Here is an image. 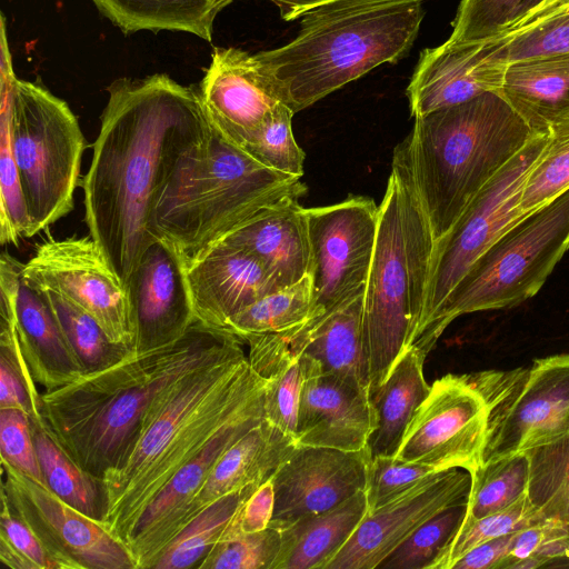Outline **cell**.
Here are the masks:
<instances>
[{"mask_svg":"<svg viewBox=\"0 0 569 569\" xmlns=\"http://www.w3.org/2000/svg\"><path fill=\"white\" fill-rule=\"evenodd\" d=\"M280 543L281 532L271 526L253 533L221 537L198 569H272Z\"/></svg>","mask_w":569,"mask_h":569,"instance_id":"cell-46","label":"cell"},{"mask_svg":"<svg viewBox=\"0 0 569 569\" xmlns=\"http://www.w3.org/2000/svg\"><path fill=\"white\" fill-rule=\"evenodd\" d=\"M259 485L252 483L228 493L201 510L166 546L152 569H198L221 538L241 503Z\"/></svg>","mask_w":569,"mask_h":569,"instance_id":"cell-36","label":"cell"},{"mask_svg":"<svg viewBox=\"0 0 569 569\" xmlns=\"http://www.w3.org/2000/svg\"><path fill=\"white\" fill-rule=\"evenodd\" d=\"M273 511L274 488L270 477L241 503L221 537L262 531L270 526Z\"/></svg>","mask_w":569,"mask_h":569,"instance_id":"cell-51","label":"cell"},{"mask_svg":"<svg viewBox=\"0 0 569 569\" xmlns=\"http://www.w3.org/2000/svg\"><path fill=\"white\" fill-rule=\"evenodd\" d=\"M560 0H529L522 16L506 34L516 33L539 21Z\"/></svg>","mask_w":569,"mask_h":569,"instance_id":"cell-53","label":"cell"},{"mask_svg":"<svg viewBox=\"0 0 569 569\" xmlns=\"http://www.w3.org/2000/svg\"><path fill=\"white\" fill-rule=\"evenodd\" d=\"M43 483L81 512L102 520L106 499L102 480L80 467L51 436L44 425L30 420Z\"/></svg>","mask_w":569,"mask_h":569,"instance_id":"cell-32","label":"cell"},{"mask_svg":"<svg viewBox=\"0 0 569 569\" xmlns=\"http://www.w3.org/2000/svg\"><path fill=\"white\" fill-rule=\"evenodd\" d=\"M528 459L518 452L480 465L471 473L466 518L477 519L509 508L527 496Z\"/></svg>","mask_w":569,"mask_h":569,"instance_id":"cell-38","label":"cell"},{"mask_svg":"<svg viewBox=\"0 0 569 569\" xmlns=\"http://www.w3.org/2000/svg\"><path fill=\"white\" fill-rule=\"evenodd\" d=\"M16 330L20 349L43 391L66 386L84 373L41 289L19 279Z\"/></svg>","mask_w":569,"mask_h":569,"instance_id":"cell-25","label":"cell"},{"mask_svg":"<svg viewBox=\"0 0 569 569\" xmlns=\"http://www.w3.org/2000/svg\"><path fill=\"white\" fill-rule=\"evenodd\" d=\"M370 459L367 448L345 451L298 445L271 476L274 511L270 526L281 530L365 490Z\"/></svg>","mask_w":569,"mask_h":569,"instance_id":"cell-19","label":"cell"},{"mask_svg":"<svg viewBox=\"0 0 569 569\" xmlns=\"http://www.w3.org/2000/svg\"><path fill=\"white\" fill-rule=\"evenodd\" d=\"M293 114L281 103L262 127L238 147L271 170L301 178L306 154L292 132Z\"/></svg>","mask_w":569,"mask_h":569,"instance_id":"cell-42","label":"cell"},{"mask_svg":"<svg viewBox=\"0 0 569 569\" xmlns=\"http://www.w3.org/2000/svg\"><path fill=\"white\" fill-rule=\"evenodd\" d=\"M233 0H229L232 2ZM277 6L281 19L292 21L300 18L308 10L333 0H269Z\"/></svg>","mask_w":569,"mask_h":569,"instance_id":"cell-54","label":"cell"},{"mask_svg":"<svg viewBox=\"0 0 569 569\" xmlns=\"http://www.w3.org/2000/svg\"><path fill=\"white\" fill-rule=\"evenodd\" d=\"M236 341L160 390L121 460L102 477V521L126 545L161 488L241 409L264 393L266 378Z\"/></svg>","mask_w":569,"mask_h":569,"instance_id":"cell-2","label":"cell"},{"mask_svg":"<svg viewBox=\"0 0 569 569\" xmlns=\"http://www.w3.org/2000/svg\"><path fill=\"white\" fill-rule=\"evenodd\" d=\"M515 532L476 546L461 556L452 565L451 569H502L508 558Z\"/></svg>","mask_w":569,"mask_h":569,"instance_id":"cell-52","label":"cell"},{"mask_svg":"<svg viewBox=\"0 0 569 569\" xmlns=\"http://www.w3.org/2000/svg\"><path fill=\"white\" fill-rule=\"evenodd\" d=\"M236 341L227 331L194 321L176 341L132 350L107 368L42 392L46 428L80 467L102 480L128 450L156 395Z\"/></svg>","mask_w":569,"mask_h":569,"instance_id":"cell-3","label":"cell"},{"mask_svg":"<svg viewBox=\"0 0 569 569\" xmlns=\"http://www.w3.org/2000/svg\"><path fill=\"white\" fill-rule=\"evenodd\" d=\"M363 295L310 329L303 336L301 355L315 360L322 373L347 380L370 395L362 337Z\"/></svg>","mask_w":569,"mask_h":569,"instance_id":"cell-29","label":"cell"},{"mask_svg":"<svg viewBox=\"0 0 569 569\" xmlns=\"http://www.w3.org/2000/svg\"><path fill=\"white\" fill-rule=\"evenodd\" d=\"M508 64L506 36L426 48L406 91L411 117L500 91Z\"/></svg>","mask_w":569,"mask_h":569,"instance_id":"cell-18","label":"cell"},{"mask_svg":"<svg viewBox=\"0 0 569 569\" xmlns=\"http://www.w3.org/2000/svg\"><path fill=\"white\" fill-rule=\"evenodd\" d=\"M230 3V2H229Z\"/></svg>","mask_w":569,"mask_h":569,"instance_id":"cell-56","label":"cell"},{"mask_svg":"<svg viewBox=\"0 0 569 569\" xmlns=\"http://www.w3.org/2000/svg\"><path fill=\"white\" fill-rule=\"evenodd\" d=\"M565 12H569V0H560L539 21H541L548 17L559 14V13H565ZM539 21H537V22H539ZM537 22H535V23H537Z\"/></svg>","mask_w":569,"mask_h":569,"instance_id":"cell-55","label":"cell"},{"mask_svg":"<svg viewBox=\"0 0 569 569\" xmlns=\"http://www.w3.org/2000/svg\"><path fill=\"white\" fill-rule=\"evenodd\" d=\"M425 357L415 348L403 351L383 382L371 393L376 428L369 437L370 457H393L402 436L430 387L423 375Z\"/></svg>","mask_w":569,"mask_h":569,"instance_id":"cell-28","label":"cell"},{"mask_svg":"<svg viewBox=\"0 0 569 569\" xmlns=\"http://www.w3.org/2000/svg\"><path fill=\"white\" fill-rule=\"evenodd\" d=\"M507 37L509 63L569 53V12L548 17Z\"/></svg>","mask_w":569,"mask_h":569,"instance_id":"cell-49","label":"cell"},{"mask_svg":"<svg viewBox=\"0 0 569 569\" xmlns=\"http://www.w3.org/2000/svg\"><path fill=\"white\" fill-rule=\"evenodd\" d=\"M488 418L487 403L467 375L443 376L416 410L393 458L471 475L482 463Z\"/></svg>","mask_w":569,"mask_h":569,"instance_id":"cell-13","label":"cell"},{"mask_svg":"<svg viewBox=\"0 0 569 569\" xmlns=\"http://www.w3.org/2000/svg\"><path fill=\"white\" fill-rule=\"evenodd\" d=\"M501 93L536 129L569 110V53L508 64Z\"/></svg>","mask_w":569,"mask_h":569,"instance_id":"cell-30","label":"cell"},{"mask_svg":"<svg viewBox=\"0 0 569 569\" xmlns=\"http://www.w3.org/2000/svg\"><path fill=\"white\" fill-rule=\"evenodd\" d=\"M312 281L308 273L300 281L274 290L233 317L226 331L242 343L252 337L296 330L311 319Z\"/></svg>","mask_w":569,"mask_h":569,"instance_id":"cell-34","label":"cell"},{"mask_svg":"<svg viewBox=\"0 0 569 569\" xmlns=\"http://www.w3.org/2000/svg\"><path fill=\"white\" fill-rule=\"evenodd\" d=\"M368 512L365 490L322 512L302 517L281 529L272 569H326Z\"/></svg>","mask_w":569,"mask_h":569,"instance_id":"cell-27","label":"cell"},{"mask_svg":"<svg viewBox=\"0 0 569 569\" xmlns=\"http://www.w3.org/2000/svg\"><path fill=\"white\" fill-rule=\"evenodd\" d=\"M305 377L301 356L287 357L266 377L264 419L295 439Z\"/></svg>","mask_w":569,"mask_h":569,"instance_id":"cell-47","label":"cell"},{"mask_svg":"<svg viewBox=\"0 0 569 569\" xmlns=\"http://www.w3.org/2000/svg\"><path fill=\"white\" fill-rule=\"evenodd\" d=\"M467 503L448 508L421 525L388 555L377 569H435L463 521Z\"/></svg>","mask_w":569,"mask_h":569,"instance_id":"cell-41","label":"cell"},{"mask_svg":"<svg viewBox=\"0 0 569 569\" xmlns=\"http://www.w3.org/2000/svg\"><path fill=\"white\" fill-rule=\"evenodd\" d=\"M123 33L181 31L212 40L217 14L229 0H91Z\"/></svg>","mask_w":569,"mask_h":569,"instance_id":"cell-31","label":"cell"},{"mask_svg":"<svg viewBox=\"0 0 569 569\" xmlns=\"http://www.w3.org/2000/svg\"><path fill=\"white\" fill-rule=\"evenodd\" d=\"M218 241L238 246L256 256L278 289L289 287L309 273L308 218L306 208L296 198H286L262 209Z\"/></svg>","mask_w":569,"mask_h":569,"instance_id":"cell-24","label":"cell"},{"mask_svg":"<svg viewBox=\"0 0 569 569\" xmlns=\"http://www.w3.org/2000/svg\"><path fill=\"white\" fill-rule=\"evenodd\" d=\"M540 130L545 129H536L501 91L415 117L406 140L435 242Z\"/></svg>","mask_w":569,"mask_h":569,"instance_id":"cell-6","label":"cell"},{"mask_svg":"<svg viewBox=\"0 0 569 569\" xmlns=\"http://www.w3.org/2000/svg\"><path fill=\"white\" fill-rule=\"evenodd\" d=\"M8 49L1 54L0 108V242L18 246L27 237L29 217L13 152L11 88L14 79Z\"/></svg>","mask_w":569,"mask_h":569,"instance_id":"cell-35","label":"cell"},{"mask_svg":"<svg viewBox=\"0 0 569 569\" xmlns=\"http://www.w3.org/2000/svg\"><path fill=\"white\" fill-rule=\"evenodd\" d=\"M0 455L1 462L44 485L30 419L18 409H0Z\"/></svg>","mask_w":569,"mask_h":569,"instance_id":"cell-50","label":"cell"},{"mask_svg":"<svg viewBox=\"0 0 569 569\" xmlns=\"http://www.w3.org/2000/svg\"><path fill=\"white\" fill-rule=\"evenodd\" d=\"M529 0H461L451 42H473L506 34L520 19Z\"/></svg>","mask_w":569,"mask_h":569,"instance_id":"cell-44","label":"cell"},{"mask_svg":"<svg viewBox=\"0 0 569 569\" xmlns=\"http://www.w3.org/2000/svg\"><path fill=\"white\" fill-rule=\"evenodd\" d=\"M300 356L306 377L297 419L298 445L345 451L367 448L377 423L371 396L347 380L322 373L315 360Z\"/></svg>","mask_w":569,"mask_h":569,"instance_id":"cell-22","label":"cell"},{"mask_svg":"<svg viewBox=\"0 0 569 569\" xmlns=\"http://www.w3.org/2000/svg\"><path fill=\"white\" fill-rule=\"evenodd\" d=\"M297 446L293 437L264 419L218 458L193 498L187 523L221 497L269 479Z\"/></svg>","mask_w":569,"mask_h":569,"instance_id":"cell-26","label":"cell"},{"mask_svg":"<svg viewBox=\"0 0 569 569\" xmlns=\"http://www.w3.org/2000/svg\"><path fill=\"white\" fill-rule=\"evenodd\" d=\"M0 562L10 569H77L53 550L2 495Z\"/></svg>","mask_w":569,"mask_h":569,"instance_id":"cell-40","label":"cell"},{"mask_svg":"<svg viewBox=\"0 0 569 569\" xmlns=\"http://www.w3.org/2000/svg\"><path fill=\"white\" fill-rule=\"evenodd\" d=\"M187 266L183 251L164 237L144 250L126 287L136 328L134 351L176 341L197 321Z\"/></svg>","mask_w":569,"mask_h":569,"instance_id":"cell-20","label":"cell"},{"mask_svg":"<svg viewBox=\"0 0 569 569\" xmlns=\"http://www.w3.org/2000/svg\"><path fill=\"white\" fill-rule=\"evenodd\" d=\"M527 498L540 519L569 528V432L525 449Z\"/></svg>","mask_w":569,"mask_h":569,"instance_id":"cell-33","label":"cell"},{"mask_svg":"<svg viewBox=\"0 0 569 569\" xmlns=\"http://www.w3.org/2000/svg\"><path fill=\"white\" fill-rule=\"evenodd\" d=\"M433 247L405 139L395 148L391 172L379 204L373 256L363 295L362 337L370 395L411 346L419 328Z\"/></svg>","mask_w":569,"mask_h":569,"instance_id":"cell-7","label":"cell"},{"mask_svg":"<svg viewBox=\"0 0 569 569\" xmlns=\"http://www.w3.org/2000/svg\"><path fill=\"white\" fill-rule=\"evenodd\" d=\"M423 17V0H333L305 12L289 43L256 57L296 113L402 59Z\"/></svg>","mask_w":569,"mask_h":569,"instance_id":"cell-4","label":"cell"},{"mask_svg":"<svg viewBox=\"0 0 569 569\" xmlns=\"http://www.w3.org/2000/svg\"><path fill=\"white\" fill-rule=\"evenodd\" d=\"M38 287L47 298L84 373L107 368L132 351L112 342L97 320L82 308L51 289Z\"/></svg>","mask_w":569,"mask_h":569,"instance_id":"cell-37","label":"cell"},{"mask_svg":"<svg viewBox=\"0 0 569 569\" xmlns=\"http://www.w3.org/2000/svg\"><path fill=\"white\" fill-rule=\"evenodd\" d=\"M467 376L489 412L482 463L569 432V353L536 359L529 368Z\"/></svg>","mask_w":569,"mask_h":569,"instance_id":"cell-11","label":"cell"},{"mask_svg":"<svg viewBox=\"0 0 569 569\" xmlns=\"http://www.w3.org/2000/svg\"><path fill=\"white\" fill-rule=\"evenodd\" d=\"M471 475L461 468L436 472L385 506L367 512L326 569H377L421 525L468 503Z\"/></svg>","mask_w":569,"mask_h":569,"instance_id":"cell-16","label":"cell"},{"mask_svg":"<svg viewBox=\"0 0 569 569\" xmlns=\"http://www.w3.org/2000/svg\"><path fill=\"white\" fill-rule=\"evenodd\" d=\"M549 139L522 187L519 210L526 216L569 189V110L549 124Z\"/></svg>","mask_w":569,"mask_h":569,"instance_id":"cell-39","label":"cell"},{"mask_svg":"<svg viewBox=\"0 0 569 569\" xmlns=\"http://www.w3.org/2000/svg\"><path fill=\"white\" fill-rule=\"evenodd\" d=\"M300 179L264 167L211 124L168 171L152 206L151 232L174 242L190 261L262 209L305 196Z\"/></svg>","mask_w":569,"mask_h":569,"instance_id":"cell-5","label":"cell"},{"mask_svg":"<svg viewBox=\"0 0 569 569\" xmlns=\"http://www.w3.org/2000/svg\"><path fill=\"white\" fill-rule=\"evenodd\" d=\"M548 139V129L538 131L480 189L448 233L435 242L423 315L409 347L425 358L428 331L448 295L476 259L523 217L519 210L522 187Z\"/></svg>","mask_w":569,"mask_h":569,"instance_id":"cell-10","label":"cell"},{"mask_svg":"<svg viewBox=\"0 0 569 569\" xmlns=\"http://www.w3.org/2000/svg\"><path fill=\"white\" fill-rule=\"evenodd\" d=\"M436 472L439 471L426 465L402 462L393 457L371 458L365 489L368 512L385 506Z\"/></svg>","mask_w":569,"mask_h":569,"instance_id":"cell-48","label":"cell"},{"mask_svg":"<svg viewBox=\"0 0 569 569\" xmlns=\"http://www.w3.org/2000/svg\"><path fill=\"white\" fill-rule=\"evenodd\" d=\"M312 281L311 319L300 331L365 293L373 256L379 206L368 197L349 196L325 207L306 208Z\"/></svg>","mask_w":569,"mask_h":569,"instance_id":"cell-12","label":"cell"},{"mask_svg":"<svg viewBox=\"0 0 569 569\" xmlns=\"http://www.w3.org/2000/svg\"><path fill=\"white\" fill-rule=\"evenodd\" d=\"M540 519L527 496L507 509L477 519L463 518L457 532L441 552L435 569H451L452 565L476 546L518 531Z\"/></svg>","mask_w":569,"mask_h":569,"instance_id":"cell-43","label":"cell"},{"mask_svg":"<svg viewBox=\"0 0 569 569\" xmlns=\"http://www.w3.org/2000/svg\"><path fill=\"white\" fill-rule=\"evenodd\" d=\"M11 130L29 217L27 238L74 207L86 140L68 103L40 83L13 79Z\"/></svg>","mask_w":569,"mask_h":569,"instance_id":"cell-9","label":"cell"},{"mask_svg":"<svg viewBox=\"0 0 569 569\" xmlns=\"http://www.w3.org/2000/svg\"><path fill=\"white\" fill-rule=\"evenodd\" d=\"M198 92L211 124L236 146L284 103L256 53L232 47L213 49Z\"/></svg>","mask_w":569,"mask_h":569,"instance_id":"cell-21","label":"cell"},{"mask_svg":"<svg viewBox=\"0 0 569 569\" xmlns=\"http://www.w3.org/2000/svg\"><path fill=\"white\" fill-rule=\"evenodd\" d=\"M22 274L91 315L112 342L134 349L136 328L127 289L90 234L48 237L22 264Z\"/></svg>","mask_w":569,"mask_h":569,"instance_id":"cell-14","label":"cell"},{"mask_svg":"<svg viewBox=\"0 0 569 569\" xmlns=\"http://www.w3.org/2000/svg\"><path fill=\"white\" fill-rule=\"evenodd\" d=\"M569 249V189L507 228L469 267L437 312L425 352L457 317L533 297Z\"/></svg>","mask_w":569,"mask_h":569,"instance_id":"cell-8","label":"cell"},{"mask_svg":"<svg viewBox=\"0 0 569 569\" xmlns=\"http://www.w3.org/2000/svg\"><path fill=\"white\" fill-rule=\"evenodd\" d=\"M263 420L264 393L233 416L154 496L127 541L137 569H152L166 546L187 525L193 498L218 458Z\"/></svg>","mask_w":569,"mask_h":569,"instance_id":"cell-17","label":"cell"},{"mask_svg":"<svg viewBox=\"0 0 569 569\" xmlns=\"http://www.w3.org/2000/svg\"><path fill=\"white\" fill-rule=\"evenodd\" d=\"M187 277L196 320L222 331L231 317L278 290L256 256L222 241L188 261Z\"/></svg>","mask_w":569,"mask_h":569,"instance_id":"cell-23","label":"cell"},{"mask_svg":"<svg viewBox=\"0 0 569 569\" xmlns=\"http://www.w3.org/2000/svg\"><path fill=\"white\" fill-rule=\"evenodd\" d=\"M81 178L84 221L104 259L127 287L141 256L157 239L152 206L178 156L211 123L198 89L166 73L119 78Z\"/></svg>","mask_w":569,"mask_h":569,"instance_id":"cell-1","label":"cell"},{"mask_svg":"<svg viewBox=\"0 0 569 569\" xmlns=\"http://www.w3.org/2000/svg\"><path fill=\"white\" fill-rule=\"evenodd\" d=\"M1 463V495L77 569H137L128 546L107 525L73 508L46 485Z\"/></svg>","mask_w":569,"mask_h":569,"instance_id":"cell-15","label":"cell"},{"mask_svg":"<svg viewBox=\"0 0 569 569\" xmlns=\"http://www.w3.org/2000/svg\"><path fill=\"white\" fill-rule=\"evenodd\" d=\"M569 559V528L537 519L513 533L503 569L551 567Z\"/></svg>","mask_w":569,"mask_h":569,"instance_id":"cell-45","label":"cell"}]
</instances>
